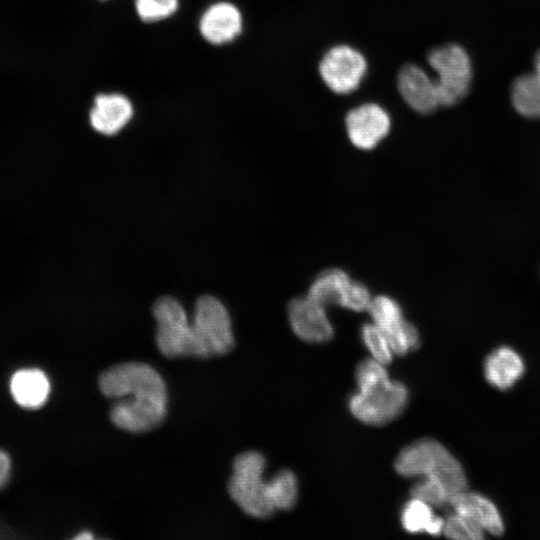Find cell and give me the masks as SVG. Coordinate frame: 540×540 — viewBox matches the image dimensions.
<instances>
[{
  "instance_id": "obj_1",
  "label": "cell",
  "mask_w": 540,
  "mask_h": 540,
  "mask_svg": "<svg viewBox=\"0 0 540 540\" xmlns=\"http://www.w3.org/2000/svg\"><path fill=\"white\" fill-rule=\"evenodd\" d=\"M99 389L118 400L110 408L112 423L132 433L160 425L167 412V390L161 375L149 364L126 362L113 365L99 376Z\"/></svg>"
},
{
  "instance_id": "obj_2",
  "label": "cell",
  "mask_w": 540,
  "mask_h": 540,
  "mask_svg": "<svg viewBox=\"0 0 540 540\" xmlns=\"http://www.w3.org/2000/svg\"><path fill=\"white\" fill-rule=\"evenodd\" d=\"M403 477H434L441 480L451 495L466 490L468 481L460 462L441 443L431 438L419 439L405 446L394 462Z\"/></svg>"
},
{
  "instance_id": "obj_3",
  "label": "cell",
  "mask_w": 540,
  "mask_h": 540,
  "mask_svg": "<svg viewBox=\"0 0 540 540\" xmlns=\"http://www.w3.org/2000/svg\"><path fill=\"white\" fill-rule=\"evenodd\" d=\"M265 458L257 451L238 454L232 466L228 491L234 502L247 515L268 518L273 508L267 493V482L263 480Z\"/></svg>"
},
{
  "instance_id": "obj_4",
  "label": "cell",
  "mask_w": 540,
  "mask_h": 540,
  "mask_svg": "<svg viewBox=\"0 0 540 540\" xmlns=\"http://www.w3.org/2000/svg\"><path fill=\"white\" fill-rule=\"evenodd\" d=\"M427 62L436 72L441 106H454L468 95L473 79L472 61L460 44L447 43L431 49Z\"/></svg>"
},
{
  "instance_id": "obj_5",
  "label": "cell",
  "mask_w": 540,
  "mask_h": 540,
  "mask_svg": "<svg viewBox=\"0 0 540 540\" xmlns=\"http://www.w3.org/2000/svg\"><path fill=\"white\" fill-rule=\"evenodd\" d=\"M157 323L156 344L166 357L203 358L202 349L180 302L171 296L158 298L152 307Z\"/></svg>"
},
{
  "instance_id": "obj_6",
  "label": "cell",
  "mask_w": 540,
  "mask_h": 540,
  "mask_svg": "<svg viewBox=\"0 0 540 540\" xmlns=\"http://www.w3.org/2000/svg\"><path fill=\"white\" fill-rule=\"evenodd\" d=\"M409 400L406 385L388 379L365 391H358L348 401L351 414L364 424L381 426L399 417Z\"/></svg>"
},
{
  "instance_id": "obj_7",
  "label": "cell",
  "mask_w": 540,
  "mask_h": 540,
  "mask_svg": "<svg viewBox=\"0 0 540 540\" xmlns=\"http://www.w3.org/2000/svg\"><path fill=\"white\" fill-rule=\"evenodd\" d=\"M203 357L225 355L235 343L230 315L225 305L212 295L200 296L191 323Z\"/></svg>"
},
{
  "instance_id": "obj_8",
  "label": "cell",
  "mask_w": 540,
  "mask_h": 540,
  "mask_svg": "<svg viewBox=\"0 0 540 540\" xmlns=\"http://www.w3.org/2000/svg\"><path fill=\"white\" fill-rule=\"evenodd\" d=\"M367 71L364 55L349 45L330 48L319 63V74L326 86L337 94L358 88Z\"/></svg>"
},
{
  "instance_id": "obj_9",
  "label": "cell",
  "mask_w": 540,
  "mask_h": 540,
  "mask_svg": "<svg viewBox=\"0 0 540 540\" xmlns=\"http://www.w3.org/2000/svg\"><path fill=\"white\" fill-rule=\"evenodd\" d=\"M368 312L372 322L387 336L394 354L403 356L418 348L419 332L405 320L402 307L394 298L387 295L373 297Z\"/></svg>"
},
{
  "instance_id": "obj_10",
  "label": "cell",
  "mask_w": 540,
  "mask_h": 540,
  "mask_svg": "<svg viewBox=\"0 0 540 540\" xmlns=\"http://www.w3.org/2000/svg\"><path fill=\"white\" fill-rule=\"evenodd\" d=\"M345 127L350 142L356 148L371 150L388 135L391 119L379 104L365 103L347 113Z\"/></svg>"
},
{
  "instance_id": "obj_11",
  "label": "cell",
  "mask_w": 540,
  "mask_h": 540,
  "mask_svg": "<svg viewBox=\"0 0 540 540\" xmlns=\"http://www.w3.org/2000/svg\"><path fill=\"white\" fill-rule=\"evenodd\" d=\"M290 327L294 334L308 343H324L334 334L326 307L308 295L293 298L287 307Z\"/></svg>"
},
{
  "instance_id": "obj_12",
  "label": "cell",
  "mask_w": 540,
  "mask_h": 540,
  "mask_svg": "<svg viewBox=\"0 0 540 540\" xmlns=\"http://www.w3.org/2000/svg\"><path fill=\"white\" fill-rule=\"evenodd\" d=\"M397 87L406 104L417 113L430 114L441 106L435 79L414 63L399 70Z\"/></svg>"
},
{
  "instance_id": "obj_13",
  "label": "cell",
  "mask_w": 540,
  "mask_h": 540,
  "mask_svg": "<svg viewBox=\"0 0 540 540\" xmlns=\"http://www.w3.org/2000/svg\"><path fill=\"white\" fill-rule=\"evenodd\" d=\"M242 29V14L238 7L230 2L221 1L210 5L199 20L201 36L216 46L234 41Z\"/></svg>"
},
{
  "instance_id": "obj_14",
  "label": "cell",
  "mask_w": 540,
  "mask_h": 540,
  "mask_svg": "<svg viewBox=\"0 0 540 540\" xmlns=\"http://www.w3.org/2000/svg\"><path fill=\"white\" fill-rule=\"evenodd\" d=\"M134 108L121 93H101L95 96L89 112L91 127L105 136L119 133L132 119Z\"/></svg>"
},
{
  "instance_id": "obj_15",
  "label": "cell",
  "mask_w": 540,
  "mask_h": 540,
  "mask_svg": "<svg viewBox=\"0 0 540 540\" xmlns=\"http://www.w3.org/2000/svg\"><path fill=\"white\" fill-rule=\"evenodd\" d=\"M449 504L455 513L467 518L484 532L494 536L504 533V523L494 503L487 497L472 491L463 490L454 494Z\"/></svg>"
},
{
  "instance_id": "obj_16",
  "label": "cell",
  "mask_w": 540,
  "mask_h": 540,
  "mask_svg": "<svg viewBox=\"0 0 540 540\" xmlns=\"http://www.w3.org/2000/svg\"><path fill=\"white\" fill-rule=\"evenodd\" d=\"M9 389L14 401L25 409L43 406L51 391L46 373L38 368H23L13 373Z\"/></svg>"
},
{
  "instance_id": "obj_17",
  "label": "cell",
  "mask_w": 540,
  "mask_h": 540,
  "mask_svg": "<svg viewBox=\"0 0 540 540\" xmlns=\"http://www.w3.org/2000/svg\"><path fill=\"white\" fill-rule=\"evenodd\" d=\"M524 370L521 356L507 346L492 351L484 362L486 380L500 390L511 388L522 377Z\"/></svg>"
},
{
  "instance_id": "obj_18",
  "label": "cell",
  "mask_w": 540,
  "mask_h": 540,
  "mask_svg": "<svg viewBox=\"0 0 540 540\" xmlns=\"http://www.w3.org/2000/svg\"><path fill=\"white\" fill-rule=\"evenodd\" d=\"M352 281L344 270L329 268L316 276L307 295L325 307L328 305L342 306Z\"/></svg>"
},
{
  "instance_id": "obj_19",
  "label": "cell",
  "mask_w": 540,
  "mask_h": 540,
  "mask_svg": "<svg viewBox=\"0 0 540 540\" xmlns=\"http://www.w3.org/2000/svg\"><path fill=\"white\" fill-rule=\"evenodd\" d=\"M400 521L403 529L408 533L424 532L432 536L443 533L445 522L443 518L434 514L431 505L414 497L404 504Z\"/></svg>"
},
{
  "instance_id": "obj_20",
  "label": "cell",
  "mask_w": 540,
  "mask_h": 540,
  "mask_svg": "<svg viewBox=\"0 0 540 540\" xmlns=\"http://www.w3.org/2000/svg\"><path fill=\"white\" fill-rule=\"evenodd\" d=\"M510 101L521 116L540 119V77L534 72L517 76L511 83Z\"/></svg>"
},
{
  "instance_id": "obj_21",
  "label": "cell",
  "mask_w": 540,
  "mask_h": 540,
  "mask_svg": "<svg viewBox=\"0 0 540 540\" xmlns=\"http://www.w3.org/2000/svg\"><path fill=\"white\" fill-rule=\"evenodd\" d=\"M267 493L275 510L292 509L298 498V481L289 469L278 471L267 481Z\"/></svg>"
},
{
  "instance_id": "obj_22",
  "label": "cell",
  "mask_w": 540,
  "mask_h": 540,
  "mask_svg": "<svg viewBox=\"0 0 540 540\" xmlns=\"http://www.w3.org/2000/svg\"><path fill=\"white\" fill-rule=\"evenodd\" d=\"M361 340L372 358L387 365L395 355L385 333L373 322L362 325Z\"/></svg>"
},
{
  "instance_id": "obj_23",
  "label": "cell",
  "mask_w": 540,
  "mask_h": 540,
  "mask_svg": "<svg viewBox=\"0 0 540 540\" xmlns=\"http://www.w3.org/2000/svg\"><path fill=\"white\" fill-rule=\"evenodd\" d=\"M411 497L418 498L432 507H440L449 504L452 497L446 485L439 479L434 477H421L416 482L411 490Z\"/></svg>"
},
{
  "instance_id": "obj_24",
  "label": "cell",
  "mask_w": 540,
  "mask_h": 540,
  "mask_svg": "<svg viewBox=\"0 0 540 540\" xmlns=\"http://www.w3.org/2000/svg\"><path fill=\"white\" fill-rule=\"evenodd\" d=\"M178 7V0H135L136 13L146 23L167 19L178 10Z\"/></svg>"
},
{
  "instance_id": "obj_25",
  "label": "cell",
  "mask_w": 540,
  "mask_h": 540,
  "mask_svg": "<svg viewBox=\"0 0 540 540\" xmlns=\"http://www.w3.org/2000/svg\"><path fill=\"white\" fill-rule=\"evenodd\" d=\"M355 378L358 391H365L388 380L389 375L385 364L371 357L358 364Z\"/></svg>"
},
{
  "instance_id": "obj_26",
  "label": "cell",
  "mask_w": 540,
  "mask_h": 540,
  "mask_svg": "<svg viewBox=\"0 0 540 540\" xmlns=\"http://www.w3.org/2000/svg\"><path fill=\"white\" fill-rule=\"evenodd\" d=\"M484 533L479 526L455 512L444 522L443 534L448 538L478 540L484 537Z\"/></svg>"
},
{
  "instance_id": "obj_27",
  "label": "cell",
  "mask_w": 540,
  "mask_h": 540,
  "mask_svg": "<svg viewBox=\"0 0 540 540\" xmlns=\"http://www.w3.org/2000/svg\"><path fill=\"white\" fill-rule=\"evenodd\" d=\"M372 298L364 284L352 281L341 307L355 312L368 310Z\"/></svg>"
},
{
  "instance_id": "obj_28",
  "label": "cell",
  "mask_w": 540,
  "mask_h": 540,
  "mask_svg": "<svg viewBox=\"0 0 540 540\" xmlns=\"http://www.w3.org/2000/svg\"><path fill=\"white\" fill-rule=\"evenodd\" d=\"M12 470V462L9 454L0 450V489L8 482Z\"/></svg>"
},
{
  "instance_id": "obj_29",
  "label": "cell",
  "mask_w": 540,
  "mask_h": 540,
  "mask_svg": "<svg viewBox=\"0 0 540 540\" xmlns=\"http://www.w3.org/2000/svg\"><path fill=\"white\" fill-rule=\"evenodd\" d=\"M534 73L540 77V48L536 51L533 58Z\"/></svg>"
},
{
  "instance_id": "obj_30",
  "label": "cell",
  "mask_w": 540,
  "mask_h": 540,
  "mask_svg": "<svg viewBox=\"0 0 540 540\" xmlns=\"http://www.w3.org/2000/svg\"><path fill=\"white\" fill-rule=\"evenodd\" d=\"M74 539H93V535L89 531H84L76 535Z\"/></svg>"
},
{
  "instance_id": "obj_31",
  "label": "cell",
  "mask_w": 540,
  "mask_h": 540,
  "mask_svg": "<svg viewBox=\"0 0 540 540\" xmlns=\"http://www.w3.org/2000/svg\"><path fill=\"white\" fill-rule=\"evenodd\" d=\"M101 1H107V0H101Z\"/></svg>"
}]
</instances>
